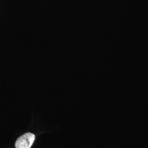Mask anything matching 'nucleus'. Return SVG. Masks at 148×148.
Segmentation results:
<instances>
[{
  "mask_svg": "<svg viewBox=\"0 0 148 148\" xmlns=\"http://www.w3.org/2000/svg\"><path fill=\"white\" fill-rule=\"evenodd\" d=\"M35 139V134L27 133L18 138L15 143L16 148H31Z\"/></svg>",
  "mask_w": 148,
  "mask_h": 148,
  "instance_id": "nucleus-1",
  "label": "nucleus"
}]
</instances>
